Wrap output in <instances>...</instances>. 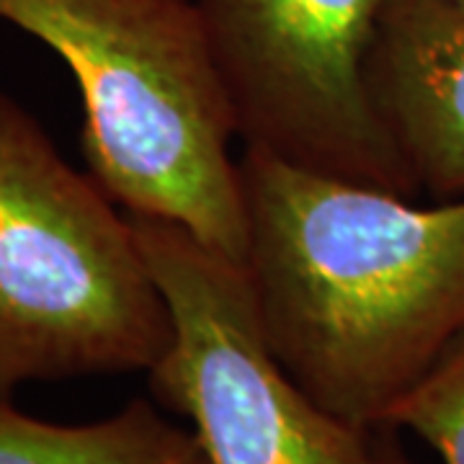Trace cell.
Wrapping results in <instances>:
<instances>
[{
  "label": "cell",
  "mask_w": 464,
  "mask_h": 464,
  "mask_svg": "<svg viewBox=\"0 0 464 464\" xmlns=\"http://www.w3.org/2000/svg\"><path fill=\"white\" fill-rule=\"evenodd\" d=\"M246 258L266 341L333 415L382 429L464 335V199H415L243 148Z\"/></svg>",
  "instance_id": "6da1fadb"
},
{
  "label": "cell",
  "mask_w": 464,
  "mask_h": 464,
  "mask_svg": "<svg viewBox=\"0 0 464 464\" xmlns=\"http://www.w3.org/2000/svg\"><path fill=\"white\" fill-rule=\"evenodd\" d=\"M0 21L75 75L101 188L127 215L173 222L243 264L237 121L197 0H0Z\"/></svg>",
  "instance_id": "7a4b0ae2"
},
{
  "label": "cell",
  "mask_w": 464,
  "mask_h": 464,
  "mask_svg": "<svg viewBox=\"0 0 464 464\" xmlns=\"http://www.w3.org/2000/svg\"><path fill=\"white\" fill-rule=\"evenodd\" d=\"M0 91V400L26 382L150 372L173 320L127 212Z\"/></svg>",
  "instance_id": "3957f363"
},
{
  "label": "cell",
  "mask_w": 464,
  "mask_h": 464,
  "mask_svg": "<svg viewBox=\"0 0 464 464\" xmlns=\"http://www.w3.org/2000/svg\"><path fill=\"white\" fill-rule=\"evenodd\" d=\"M127 217L173 320L150 390L207 464H384L380 429L317 405L274 356L243 266L173 222Z\"/></svg>",
  "instance_id": "277c9868"
},
{
  "label": "cell",
  "mask_w": 464,
  "mask_h": 464,
  "mask_svg": "<svg viewBox=\"0 0 464 464\" xmlns=\"http://www.w3.org/2000/svg\"><path fill=\"white\" fill-rule=\"evenodd\" d=\"M384 0H197L243 148L418 199L369 60Z\"/></svg>",
  "instance_id": "5b68a950"
},
{
  "label": "cell",
  "mask_w": 464,
  "mask_h": 464,
  "mask_svg": "<svg viewBox=\"0 0 464 464\" xmlns=\"http://www.w3.org/2000/svg\"><path fill=\"white\" fill-rule=\"evenodd\" d=\"M369 83L418 194L464 199L462 8L449 0H384Z\"/></svg>",
  "instance_id": "8992f818"
},
{
  "label": "cell",
  "mask_w": 464,
  "mask_h": 464,
  "mask_svg": "<svg viewBox=\"0 0 464 464\" xmlns=\"http://www.w3.org/2000/svg\"><path fill=\"white\" fill-rule=\"evenodd\" d=\"M0 464H207L194 431L134 400L96 423L63 426L0 400Z\"/></svg>",
  "instance_id": "52a82bcc"
},
{
  "label": "cell",
  "mask_w": 464,
  "mask_h": 464,
  "mask_svg": "<svg viewBox=\"0 0 464 464\" xmlns=\"http://www.w3.org/2000/svg\"><path fill=\"white\" fill-rule=\"evenodd\" d=\"M384 426L418 436L444 464H464V335L390 411Z\"/></svg>",
  "instance_id": "ba28073f"
},
{
  "label": "cell",
  "mask_w": 464,
  "mask_h": 464,
  "mask_svg": "<svg viewBox=\"0 0 464 464\" xmlns=\"http://www.w3.org/2000/svg\"><path fill=\"white\" fill-rule=\"evenodd\" d=\"M380 439H382V454H384V464H415L413 459H411V454L405 451V447L400 444L398 429L382 426Z\"/></svg>",
  "instance_id": "9c48e42d"
},
{
  "label": "cell",
  "mask_w": 464,
  "mask_h": 464,
  "mask_svg": "<svg viewBox=\"0 0 464 464\" xmlns=\"http://www.w3.org/2000/svg\"><path fill=\"white\" fill-rule=\"evenodd\" d=\"M449 3H451V5H457V8H462V11H464V0H449Z\"/></svg>",
  "instance_id": "30bf717a"
}]
</instances>
